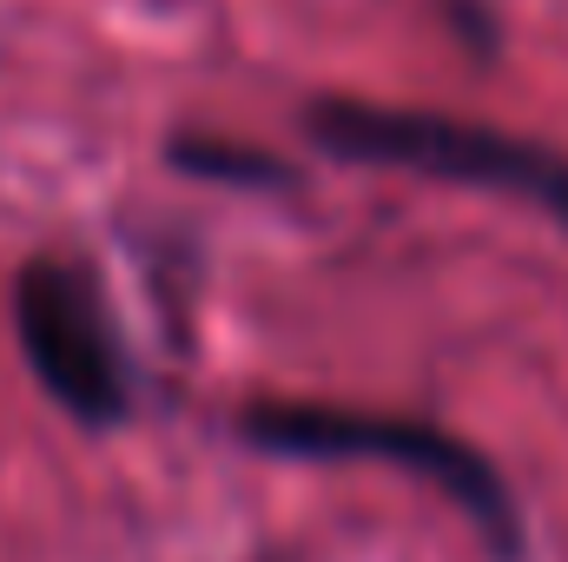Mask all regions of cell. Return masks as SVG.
I'll use <instances>...</instances> for the list:
<instances>
[{
    "label": "cell",
    "mask_w": 568,
    "mask_h": 562,
    "mask_svg": "<svg viewBox=\"0 0 568 562\" xmlns=\"http://www.w3.org/2000/svg\"><path fill=\"white\" fill-rule=\"evenodd\" d=\"M232 436L258 456H284V463H397L417 483L443 490L469 516V530L489 543L496 562H523V550H529L523 503L503 483V470L476 443L449 436L443 423L331 404V398H252L232 411Z\"/></svg>",
    "instance_id": "1"
},
{
    "label": "cell",
    "mask_w": 568,
    "mask_h": 562,
    "mask_svg": "<svg viewBox=\"0 0 568 562\" xmlns=\"http://www.w3.org/2000/svg\"><path fill=\"white\" fill-rule=\"evenodd\" d=\"M304 140L337 165H377V172H417L443 185L496 192L516 205H536L568 232V152L483 120H456L436 107H390L357 93H317L304 107Z\"/></svg>",
    "instance_id": "2"
},
{
    "label": "cell",
    "mask_w": 568,
    "mask_h": 562,
    "mask_svg": "<svg viewBox=\"0 0 568 562\" xmlns=\"http://www.w3.org/2000/svg\"><path fill=\"white\" fill-rule=\"evenodd\" d=\"M13 344L27 378L80 430H120L133 418L140 371L93 265L67 252H33L13 272Z\"/></svg>",
    "instance_id": "3"
},
{
    "label": "cell",
    "mask_w": 568,
    "mask_h": 562,
    "mask_svg": "<svg viewBox=\"0 0 568 562\" xmlns=\"http://www.w3.org/2000/svg\"><path fill=\"white\" fill-rule=\"evenodd\" d=\"M165 165L185 179H212V185H245V192H278L297 172L278 152L252 140H225V133H172L165 140Z\"/></svg>",
    "instance_id": "4"
}]
</instances>
